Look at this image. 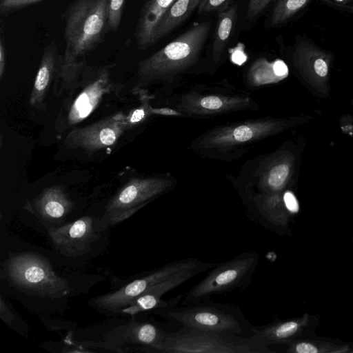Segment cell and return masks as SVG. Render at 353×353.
<instances>
[{"instance_id": "obj_1", "label": "cell", "mask_w": 353, "mask_h": 353, "mask_svg": "<svg viewBox=\"0 0 353 353\" xmlns=\"http://www.w3.org/2000/svg\"><path fill=\"white\" fill-rule=\"evenodd\" d=\"M312 119V117L304 114L265 117L223 123L194 137L187 148L203 158L230 162L241 159L258 143Z\"/></svg>"}, {"instance_id": "obj_2", "label": "cell", "mask_w": 353, "mask_h": 353, "mask_svg": "<svg viewBox=\"0 0 353 353\" xmlns=\"http://www.w3.org/2000/svg\"><path fill=\"white\" fill-rule=\"evenodd\" d=\"M305 145L303 137L288 139L276 150L247 161L231 179L241 196L247 202L255 197L292 190Z\"/></svg>"}, {"instance_id": "obj_3", "label": "cell", "mask_w": 353, "mask_h": 353, "mask_svg": "<svg viewBox=\"0 0 353 353\" xmlns=\"http://www.w3.org/2000/svg\"><path fill=\"white\" fill-rule=\"evenodd\" d=\"M210 23L194 24L165 46L141 60L137 68L136 87L161 83L166 94L174 92L181 77L198 61L208 38Z\"/></svg>"}, {"instance_id": "obj_4", "label": "cell", "mask_w": 353, "mask_h": 353, "mask_svg": "<svg viewBox=\"0 0 353 353\" xmlns=\"http://www.w3.org/2000/svg\"><path fill=\"white\" fill-rule=\"evenodd\" d=\"M179 116L210 119L243 111H256L258 102L249 93L223 82L194 85L168 94L163 105Z\"/></svg>"}, {"instance_id": "obj_5", "label": "cell", "mask_w": 353, "mask_h": 353, "mask_svg": "<svg viewBox=\"0 0 353 353\" xmlns=\"http://www.w3.org/2000/svg\"><path fill=\"white\" fill-rule=\"evenodd\" d=\"M179 301L154 310V312L185 327L241 337L252 334L254 326L234 304L205 300L178 307Z\"/></svg>"}, {"instance_id": "obj_6", "label": "cell", "mask_w": 353, "mask_h": 353, "mask_svg": "<svg viewBox=\"0 0 353 353\" xmlns=\"http://www.w3.org/2000/svg\"><path fill=\"white\" fill-rule=\"evenodd\" d=\"M109 0H74L65 12L63 60L77 61L93 51L108 32Z\"/></svg>"}, {"instance_id": "obj_7", "label": "cell", "mask_w": 353, "mask_h": 353, "mask_svg": "<svg viewBox=\"0 0 353 353\" xmlns=\"http://www.w3.org/2000/svg\"><path fill=\"white\" fill-rule=\"evenodd\" d=\"M5 269L8 279L29 294L54 299L72 291L68 280L57 274L48 260L37 253H12Z\"/></svg>"}, {"instance_id": "obj_8", "label": "cell", "mask_w": 353, "mask_h": 353, "mask_svg": "<svg viewBox=\"0 0 353 353\" xmlns=\"http://www.w3.org/2000/svg\"><path fill=\"white\" fill-rule=\"evenodd\" d=\"M177 184L170 173L132 177L111 198L102 217L96 221L99 232L130 218L144 205Z\"/></svg>"}, {"instance_id": "obj_9", "label": "cell", "mask_w": 353, "mask_h": 353, "mask_svg": "<svg viewBox=\"0 0 353 353\" xmlns=\"http://www.w3.org/2000/svg\"><path fill=\"white\" fill-rule=\"evenodd\" d=\"M259 261L257 252H247L216 264L183 296L182 304L208 300L212 295L246 288L256 272Z\"/></svg>"}, {"instance_id": "obj_10", "label": "cell", "mask_w": 353, "mask_h": 353, "mask_svg": "<svg viewBox=\"0 0 353 353\" xmlns=\"http://www.w3.org/2000/svg\"><path fill=\"white\" fill-rule=\"evenodd\" d=\"M160 353H272L252 343L248 337L223 335L182 327L168 334Z\"/></svg>"}, {"instance_id": "obj_11", "label": "cell", "mask_w": 353, "mask_h": 353, "mask_svg": "<svg viewBox=\"0 0 353 353\" xmlns=\"http://www.w3.org/2000/svg\"><path fill=\"white\" fill-rule=\"evenodd\" d=\"M215 265L195 258L177 260L132 281L114 292L92 299L89 305L107 314L119 315L124 307L157 284L184 271L201 268L211 269Z\"/></svg>"}, {"instance_id": "obj_12", "label": "cell", "mask_w": 353, "mask_h": 353, "mask_svg": "<svg viewBox=\"0 0 353 353\" xmlns=\"http://www.w3.org/2000/svg\"><path fill=\"white\" fill-rule=\"evenodd\" d=\"M332 56L307 41L299 43L292 63L298 78L313 96L328 99L331 94Z\"/></svg>"}, {"instance_id": "obj_13", "label": "cell", "mask_w": 353, "mask_h": 353, "mask_svg": "<svg viewBox=\"0 0 353 353\" xmlns=\"http://www.w3.org/2000/svg\"><path fill=\"white\" fill-rule=\"evenodd\" d=\"M114 65L85 66L78 83L81 90L68 109V124L74 125L87 118L103 97L116 88L117 85L111 79V69Z\"/></svg>"}, {"instance_id": "obj_14", "label": "cell", "mask_w": 353, "mask_h": 353, "mask_svg": "<svg viewBox=\"0 0 353 353\" xmlns=\"http://www.w3.org/2000/svg\"><path fill=\"white\" fill-rule=\"evenodd\" d=\"M320 323L319 314L305 313L298 317L275 321L264 326H254L248 339L252 343L261 347L287 345L294 341L315 336Z\"/></svg>"}, {"instance_id": "obj_15", "label": "cell", "mask_w": 353, "mask_h": 353, "mask_svg": "<svg viewBox=\"0 0 353 353\" xmlns=\"http://www.w3.org/2000/svg\"><path fill=\"white\" fill-rule=\"evenodd\" d=\"M126 115L119 112L83 128L72 130L64 144L67 148H81L86 152H97L115 145L127 130Z\"/></svg>"}, {"instance_id": "obj_16", "label": "cell", "mask_w": 353, "mask_h": 353, "mask_svg": "<svg viewBox=\"0 0 353 353\" xmlns=\"http://www.w3.org/2000/svg\"><path fill=\"white\" fill-rule=\"evenodd\" d=\"M96 221L92 216H84L62 226L48 228V234L61 254L79 257L89 253L92 244L100 237Z\"/></svg>"}, {"instance_id": "obj_17", "label": "cell", "mask_w": 353, "mask_h": 353, "mask_svg": "<svg viewBox=\"0 0 353 353\" xmlns=\"http://www.w3.org/2000/svg\"><path fill=\"white\" fill-rule=\"evenodd\" d=\"M168 334L152 323L138 322L132 318L125 325L109 332L105 343L112 347L130 343L139 345L143 352H158Z\"/></svg>"}, {"instance_id": "obj_18", "label": "cell", "mask_w": 353, "mask_h": 353, "mask_svg": "<svg viewBox=\"0 0 353 353\" xmlns=\"http://www.w3.org/2000/svg\"><path fill=\"white\" fill-rule=\"evenodd\" d=\"M62 58L54 43H49L44 49L30 96L29 103L32 108L46 110V98L59 74Z\"/></svg>"}, {"instance_id": "obj_19", "label": "cell", "mask_w": 353, "mask_h": 353, "mask_svg": "<svg viewBox=\"0 0 353 353\" xmlns=\"http://www.w3.org/2000/svg\"><path fill=\"white\" fill-rule=\"evenodd\" d=\"M175 0H147L137 21L134 37L139 49L145 50L155 44L160 22Z\"/></svg>"}, {"instance_id": "obj_20", "label": "cell", "mask_w": 353, "mask_h": 353, "mask_svg": "<svg viewBox=\"0 0 353 353\" xmlns=\"http://www.w3.org/2000/svg\"><path fill=\"white\" fill-rule=\"evenodd\" d=\"M32 212L47 222L63 219L73 209L74 203L59 185L44 189L32 201Z\"/></svg>"}, {"instance_id": "obj_21", "label": "cell", "mask_w": 353, "mask_h": 353, "mask_svg": "<svg viewBox=\"0 0 353 353\" xmlns=\"http://www.w3.org/2000/svg\"><path fill=\"white\" fill-rule=\"evenodd\" d=\"M284 193L271 196H259L252 199L247 203L251 204L256 211L263 217L266 221L279 232L290 234L289 229L290 218L292 212L288 209L285 199Z\"/></svg>"}, {"instance_id": "obj_22", "label": "cell", "mask_w": 353, "mask_h": 353, "mask_svg": "<svg viewBox=\"0 0 353 353\" xmlns=\"http://www.w3.org/2000/svg\"><path fill=\"white\" fill-rule=\"evenodd\" d=\"M288 67L281 59L270 61L261 57L255 60L249 67L245 84L249 88L276 83L288 76Z\"/></svg>"}, {"instance_id": "obj_23", "label": "cell", "mask_w": 353, "mask_h": 353, "mask_svg": "<svg viewBox=\"0 0 353 353\" xmlns=\"http://www.w3.org/2000/svg\"><path fill=\"white\" fill-rule=\"evenodd\" d=\"M286 353H350L351 342L316 335L287 345Z\"/></svg>"}, {"instance_id": "obj_24", "label": "cell", "mask_w": 353, "mask_h": 353, "mask_svg": "<svg viewBox=\"0 0 353 353\" xmlns=\"http://www.w3.org/2000/svg\"><path fill=\"white\" fill-rule=\"evenodd\" d=\"M201 0H175L162 18L156 34V42L183 23L198 8Z\"/></svg>"}, {"instance_id": "obj_25", "label": "cell", "mask_w": 353, "mask_h": 353, "mask_svg": "<svg viewBox=\"0 0 353 353\" xmlns=\"http://www.w3.org/2000/svg\"><path fill=\"white\" fill-rule=\"evenodd\" d=\"M237 18V5H232L227 10L219 12L216 28L213 42L212 55L214 63L221 57Z\"/></svg>"}, {"instance_id": "obj_26", "label": "cell", "mask_w": 353, "mask_h": 353, "mask_svg": "<svg viewBox=\"0 0 353 353\" xmlns=\"http://www.w3.org/2000/svg\"><path fill=\"white\" fill-rule=\"evenodd\" d=\"M134 91L139 96V104L126 115L127 130L145 123L152 115H159L158 108L153 107L151 103L152 100L154 99V95L150 94L148 90L143 88L135 87Z\"/></svg>"}, {"instance_id": "obj_27", "label": "cell", "mask_w": 353, "mask_h": 353, "mask_svg": "<svg viewBox=\"0 0 353 353\" xmlns=\"http://www.w3.org/2000/svg\"><path fill=\"white\" fill-rule=\"evenodd\" d=\"M311 0H278L272 14V25L284 23L297 12L303 8Z\"/></svg>"}, {"instance_id": "obj_28", "label": "cell", "mask_w": 353, "mask_h": 353, "mask_svg": "<svg viewBox=\"0 0 353 353\" xmlns=\"http://www.w3.org/2000/svg\"><path fill=\"white\" fill-rule=\"evenodd\" d=\"M125 0H109L108 1V31H117L121 21Z\"/></svg>"}, {"instance_id": "obj_29", "label": "cell", "mask_w": 353, "mask_h": 353, "mask_svg": "<svg viewBox=\"0 0 353 353\" xmlns=\"http://www.w3.org/2000/svg\"><path fill=\"white\" fill-rule=\"evenodd\" d=\"M44 0H0V14L7 17L10 13L28 8Z\"/></svg>"}, {"instance_id": "obj_30", "label": "cell", "mask_w": 353, "mask_h": 353, "mask_svg": "<svg viewBox=\"0 0 353 353\" xmlns=\"http://www.w3.org/2000/svg\"><path fill=\"white\" fill-rule=\"evenodd\" d=\"M233 0H201L199 7L198 13L203 14L213 11H224Z\"/></svg>"}, {"instance_id": "obj_31", "label": "cell", "mask_w": 353, "mask_h": 353, "mask_svg": "<svg viewBox=\"0 0 353 353\" xmlns=\"http://www.w3.org/2000/svg\"><path fill=\"white\" fill-rule=\"evenodd\" d=\"M271 0H249L247 17L252 19L259 14Z\"/></svg>"}, {"instance_id": "obj_32", "label": "cell", "mask_w": 353, "mask_h": 353, "mask_svg": "<svg viewBox=\"0 0 353 353\" xmlns=\"http://www.w3.org/2000/svg\"><path fill=\"white\" fill-rule=\"evenodd\" d=\"M0 316L3 321L8 324L12 323L14 320V315L4 302L2 296L0 299Z\"/></svg>"}, {"instance_id": "obj_33", "label": "cell", "mask_w": 353, "mask_h": 353, "mask_svg": "<svg viewBox=\"0 0 353 353\" xmlns=\"http://www.w3.org/2000/svg\"><path fill=\"white\" fill-rule=\"evenodd\" d=\"M6 47L3 37L1 34L0 37V78L2 79L6 65Z\"/></svg>"}, {"instance_id": "obj_34", "label": "cell", "mask_w": 353, "mask_h": 353, "mask_svg": "<svg viewBox=\"0 0 353 353\" xmlns=\"http://www.w3.org/2000/svg\"><path fill=\"white\" fill-rule=\"evenodd\" d=\"M232 61L236 64H242L246 59L244 53L241 52H234L232 56Z\"/></svg>"}, {"instance_id": "obj_35", "label": "cell", "mask_w": 353, "mask_h": 353, "mask_svg": "<svg viewBox=\"0 0 353 353\" xmlns=\"http://www.w3.org/2000/svg\"><path fill=\"white\" fill-rule=\"evenodd\" d=\"M334 1L341 3H346L351 1L352 0H334Z\"/></svg>"}, {"instance_id": "obj_36", "label": "cell", "mask_w": 353, "mask_h": 353, "mask_svg": "<svg viewBox=\"0 0 353 353\" xmlns=\"http://www.w3.org/2000/svg\"><path fill=\"white\" fill-rule=\"evenodd\" d=\"M350 353H353V342H351V348H350Z\"/></svg>"}, {"instance_id": "obj_37", "label": "cell", "mask_w": 353, "mask_h": 353, "mask_svg": "<svg viewBox=\"0 0 353 353\" xmlns=\"http://www.w3.org/2000/svg\"><path fill=\"white\" fill-rule=\"evenodd\" d=\"M352 108H353V98H352Z\"/></svg>"}, {"instance_id": "obj_38", "label": "cell", "mask_w": 353, "mask_h": 353, "mask_svg": "<svg viewBox=\"0 0 353 353\" xmlns=\"http://www.w3.org/2000/svg\"><path fill=\"white\" fill-rule=\"evenodd\" d=\"M352 11H353V8H352Z\"/></svg>"}]
</instances>
